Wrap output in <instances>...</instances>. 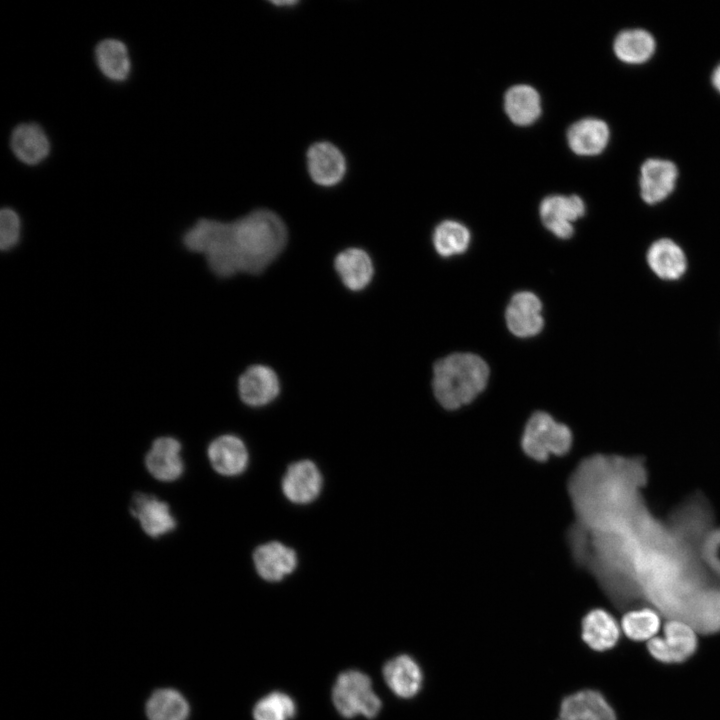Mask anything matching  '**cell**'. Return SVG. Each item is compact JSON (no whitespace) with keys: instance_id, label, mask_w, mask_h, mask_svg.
<instances>
[{"instance_id":"5","label":"cell","mask_w":720,"mask_h":720,"mask_svg":"<svg viewBox=\"0 0 720 720\" xmlns=\"http://www.w3.org/2000/svg\"><path fill=\"white\" fill-rule=\"evenodd\" d=\"M662 637L648 641L649 653L663 663H681L691 657L697 649V630L688 622L672 618L666 622Z\"/></svg>"},{"instance_id":"29","label":"cell","mask_w":720,"mask_h":720,"mask_svg":"<svg viewBox=\"0 0 720 720\" xmlns=\"http://www.w3.org/2000/svg\"><path fill=\"white\" fill-rule=\"evenodd\" d=\"M296 713L294 700L282 692H272L254 706V720H291Z\"/></svg>"},{"instance_id":"3","label":"cell","mask_w":720,"mask_h":720,"mask_svg":"<svg viewBox=\"0 0 720 720\" xmlns=\"http://www.w3.org/2000/svg\"><path fill=\"white\" fill-rule=\"evenodd\" d=\"M523 451L536 461L566 454L572 445L570 429L546 412H535L528 420L521 440Z\"/></svg>"},{"instance_id":"32","label":"cell","mask_w":720,"mask_h":720,"mask_svg":"<svg viewBox=\"0 0 720 720\" xmlns=\"http://www.w3.org/2000/svg\"><path fill=\"white\" fill-rule=\"evenodd\" d=\"M273 3L278 6H283V5L292 6V5H295L297 2H295V1H276Z\"/></svg>"},{"instance_id":"17","label":"cell","mask_w":720,"mask_h":720,"mask_svg":"<svg viewBox=\"0 0 720 720\" xmlns=\"http://www.w3.org/2000/svg\"><path fill=\"white\" fill-rule=\"evenodd\" d=\"M383 677L390 690L400 698H412L422 688V670L409 655H398L386 662Z\"/></svg>"},{"instance_id":"12","label":"cell","mask_w":720,"mask_h":720,"mask_svg":"<svg viewBox=\"0 0 720 720\" xmlns=\"http://www.w3.org/2000/svg\"><path fill=\"white\" fill-rule=\"evenodd\" d=\"M238 391L245 404L261 407L269 404L278 396L280 383L271 368L264 365H253L240 376Z\"/></svg>"},{"instance_id":"13","label":"cell","mask_w":720,"mask_h":720,"mask_svg":"<svg viewBox=\"0 0 720 720\" xmlns=\"http://www.w3.org/2000/svg\"><path fill=\"white\" fill-rule=\"evenodd\" d=\"M258 575L269 582H278L291 574L297 566L293 549L280 542H268L258 546L253 553Z\"/></svg>"},{"instance_id":"30","label":"cell","mask_w":720,"mask_h":720,"mask_svg":"<svg viewBox=\"0 0 720 720\" xmlns=\"http://www.w3.org/2000/svg\"><path fill=\"white\" fill-rule=\"evenodd\" d=\"M21 221L19 215L11 208H3L0 212V248L9 250L19 241Z\"/></svg>"},{"instance_id":"21","label":"cell","mask_w":720,"mask_h":720,"mask_svg":"<svg viewBox=\"0 0 720 720\" xmlns=\"http://www.w3.org/2000/svg\"><path fill=\"white\" fill-rule=\"evenodd\" d=\"M334 265L342 283L352 291L364 289L372 280L373 263L362 249L348 248L342 251L336 256Z\"/></svg>"},{"instance_id":"26","label":"cell","mask_w":720,"mask_h":720,"mask_svg":"<svg viewBox=\"0 0 720 720\" xmlns=\"http://www.w3.org/2000/svg\"><path fill=\"white\" fill-rule=\"evenodd\" d=\"M145 711L149 720H187L190 706L178 690L160 688L147 700Z\"/></svg>"},{"instance_id":"16","label":"cell","mask_w":720,"mask_h":720,"mask_svg":"<svg viewBox=\"0 0 720 720\" xmlns=\"http://www.w3.org/2000/svg\"><path fill=\"white\" fill-rule=\"evenodd\" d=\"M10 148L23 164L34 166L43 162L50 153V141L41 126L36 123L17 125L10 136Z\"/></svg>"},{"instance_id":"15","label":"cell","mask_w":720,"mask_h":720,"mask_svg":"<svg viewBox=\"0 0 720 720\" xmlns=\"http://www.w3.org/2000/svg\"><path fill=\"white\" fill-rule=\"evenodd\" d=\"M560 720H617L604 696L595 690H581L565 697L560 705Z\"/></svg>"},{"instance_id":"23","label":"cell","mask_w":720,"mask_h":720,"mask_svg":"<svg viewBox=\"0 0 720 720\" xmlns=\"http://www.w3.org/2000/svg\"><path fill=\"white\" fill-rule=\"evenodd\" d=\"M647 261L656 275L667 280L678 279L687 266L683 250L670 239L655 241L648 250Z\"/></svg>"},{"instance_id":"9","label":"cell","mask_w":720,"mask_h":720,"mask_svg":"<svg viewBox=\"0 0 720 720\" xmlns=\"http://www.w3.org/2000/svg\"><path fill=\"white\" fill-rule=\"evenodd\" d=\"M678 177L676 165L669 160L652 158L646 160L640 170V193L648 204L666 199L674 190Z\"/></svg>"},{"instance_id":"25","label":"cell","mask_w":720,"mask_h":720,"mask_svg":"<svg viewBox=\"0 0 720 720\" xmlns=\"http://www.w3.org/2000/svg\"><path fill=\"white\" fill-rule=\"evenodd\" d=\"M505 111L510 120L520 126L533 123L541 113L538 92L528 85H516L505 94Z\"/></svg>"},{"instance_id":"11","label":"cell","mask_w":720,"mask_h":720,"mask_svg":"<svg viewBox=\"0 0 720 720\" xmlns=\"http://www.w3.org/2000/svg\"><path fill=\"white\" fill-rule=\"evenodd\" d=\"M130 511L150 537L166 535L176 527L169 505L153 495L137 493L132 499Z\"/></svg>"},{"instance_id":"24","label":"cell","mask_w":720,"mask_h":720,"mask_svg":"<svg viewBox=\"0 0 720 720\" xmlns=\"http://www.w3.org/2000/svg\"><path fill=\"white\" fill-rule=\"evenodd\" d=\"M656 42L651 33L643 29H628L620 32L613 43V50L619 60L627 64H642L654 54Z\"/></svg>"},{"instance_id":"19","label":"cell","mask_w":720,"mask_h":720,"mask_svg":"<svg viewBox=\"0 0 720 720\" xmlns=\"http://www.w3.org/2000/svg\"><path fill=\"white\" fill-rule=\"evenodd\" d=\"M608 125L597 118H585L570 126L567 140L571 150L582 156L600 154L609 141Z\"/></svg>"},{"instance_id":"31","label":"cell","mask_w":720,"mask_h":720,"mask_svg":"<svg viewBox=\"0 0 720 720\" xmlns=\"http://www.w3.org/2000/svg\"><path fill=\"white\" fill-rule=\"evenodd\" d=\"M711 82L714 88L720 93V64L713 70Z\"/></svg>"},{"instance_id":"1","label":"cell","mask_w":720,"mask_h":720,"mask_svg":"<svg viewBox=\"0 0 720 720\" xmlns=\"http://www.w3.org/2000/svg\"><path fill=\"white\" fill-rule=\"evenodd\" d=\"M282 219L267 209L230 222L199 219L183 236L185 247L202 254L217 276L259 274L282 252L287 243Z\"/></svg>"},{"instance_id":"8","label":"cell","mask_w":720,"mask_h":720,"mask_svg":"<svg viewBox=\"0 0 720 720\" xmlns=\"http://www.w3.org/2000/svg\"><path fill=\"white\" fill-rule=\"evenodd\" d=\"M281 486L283 494L290 502L308 504L319 496L322 476L312 461L301 460L288 467Z\"/></svg>"},{"instance_id":"27","label":"cell","mask_w":720,"mask_h":720,"mask_svg":"<svg viewBox=\"0 0 720 720\" xmlns=\"http://www.w3.org/2000/svg\"><path fill=\"white\" fill-rule=\"evenodd\" d=\"M470 232L461 223L447 220L440 223L433 233V245L443 257L464 253L470 243Z\"/></svg>"},{"instance_id":"28","label":"cell","mask_w":720,"mask_h":720,"mask_svg":"<svg viewBox=\"0 0 720 720\" xmlns=\"http://www.w3.org/2000/svg\"><path fill=\"white\" fill-rule=\"evenodd\" d=\"M661 619L655 609L642 608L630 610L621 620V630L631 640L649 641L656 637L660 629Z\"/></svg>"},{"instance_id":"7","label":"cell","mask_w":720,"mask_h":720,"mask_svg":"<svg viewBox=\"0 0 720 720\" xmlns=\"http://www.w3.org/2000/svg\"><path fill=\"white\" fill-rule=\"evenodd\" d=\"M509 330L518 337L537 335L543 328L542 303L531 292L516 293L510 300L505 313Z\"/></svg>"},{"instance_id":"2","label":"cell","mask_w":720,"mask_h":720,"mask_svg":"<svg viewBox=\"0 0 720 720\" xmlns=\"http://www.w3.org/2000/svg\"><path fill=\"white\" fill-rule=\"evenodd\" d=\"M489 368L472 353H454L438 360L433 369V391L438 402L448 410L472 402L486 387Z\"/></svg>"},{"instance_id":"14","label":"cell","mask_w":720,"mask_h":720,"mask_svg":"<svg viewBox=\"0 0 720 720\" xmlns=\"http://www.w3.org/2000/svg\"><path fill=\"white\" fill-rule=\"evenodd\" d=\"M181 444L172 437H160L154 440L145 457L148 472L157 480L170 482L177 480L184 471L180 455Z\"/></svg>"},{"instance_id":"18","label":"cell","mask_w":720,"mask_h":720,"mask_svg":"<svg viewBox=\"0 0 720 720\" xmlns=\"http://www.w3.org/2000/svg\"><path fill=\"white\" fill-rule=\"evenodd\" d=\"M208 458L213 469L224 476H236L248 465V451L243 441L234 435H222L213 440L208 448Z\"/></svg>"},{"instance_id":"20","label":"cell","mask_w":720,"mask_h":720,"mask_svg":"<svg viewBox=\"0 0 720 720\" xmlns=\"http://www.w3.org/2000/svg\"><path fill=\"white\" fill-rule=\"evenodd\" d=\"M620 630L621 627L609 612L593 609L583 618L581 635L591 649L605 651L617 644Z\"/></svg>"},{"instance_id":"6","label":"cell","mask_w":720,"mask_h":720,"mask_svg":"<svg viewBox=\"0 0 720 720\" xmlns=\"http://www.w3.org/2000/svg\"><path fill=\"white\" fill-rule=\"evenodd\" d=\"M543 225L560 239H569L574 233L573 222L585 213L583 200L577 195H551L540 205Z\"/></svg>"},{"instance_id":"22","label":"cell","mask_w":720,"mask_h":720,"mask_svg":"<svg viewBox=\"0 0 720 720\" xmlns=\"http://www.w3.org/2000/svg\"><path fill=\"white\" fill-rule=\"evenodd\" d=\"M100 72L113 82L125 81L131 72V59L126 44L115 38L100 41L95 48Z\"/></svg>"},{"instance_id":"4","label":"cell","mask_w":720,"mask_h":720,"mask_svg":"<svg viewBox=\"0 0 720 720\" xmlns=\"http://www.w3.org/2000/svg\"><path fill=\"white\" fill-rule=\"evenodd\" d=\"M332 702L345 718L362 715L374 718L380 712L382 702L373 691L370 678L363 672L349 670L341 673L332 689Z\"/></svg>"},{"instance_id":"10","label":"cell","mask_w":720,"mask_h":720,"mask_svg":"<svg viewBox=\"0 0 720 720\" xmlns=\"http://www.w3.org/2000/svg\"><path fill=\"white\" fill-rule=\"evenodd\" d=\"M307 168L312 180L321 186L338 184L346 172L342 152L330 142H317L307 151Z\"/></svg>"}]
</instances>
